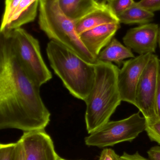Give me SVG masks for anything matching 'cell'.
Segmentation results:
<instances>
[{
    "label": "cell",
    "instance_id": "cell-1",
    "mask_svg": "<svg viewBox=\"0 0 160 160\" xmlns=\"http://www.w3.org/2000/svg\"><path fill=\"white\" fill-rule=\"evenodd\" d=\"M40 87L16 58L6 34L0 38V129L45 130L51 114Z\"/></svg>",
    "mask_w": 160,
    "mask_h": 160
},
{
    "label": "cell",
    "instance_id": "cell-2",
    "mask_svg": "<svg viewBox=\"0 0 160 160\" xmlns=\"http://www.w3.org/2000/svg\"><path fill=\"white\" fill-rule=\"evenodd\" d=\"M95 67V82L85 101V119L89 134L109 122L122 101L117 83L118 68L112 63L98 61Z\"/></svg>",
    "mask_w": 160,
    "mask_h": 160
},
{
    "label": "cell",
    "instance_id": "cell-3",
    "mask_svg": "<svg viewBox=\"0 0 160 160\" xmlns=\"http://www.w3.org/2000/svg\"><path fill=\"white\" fill-rule=\"evenodd\" d=\"M51 67L75 98L85 101L95 82L94 64L63 45L51 40L46 48Z\"/></svg>",
    "mask_w": 160,
    "mask_h": 160
},
{
    "label": "cell",
    "instance_id": "cell-4",
    "mask_svg": "<svg viewBox=\"0 0 160 160\" xmlns=\"http://www.w3.org/2000/svg\"><path fill=\"white\" fill-rule=\"evenodd\" d=\"M39 24L52 41L57 42L95 64L97 60L82 42L76 30L75 21L60 8L58 0H39Z\"/></svg>",
    "mask_w": 160,
    "mask_h": 160
},
{
    "label": "cell",
    "instance_id": "cell-5",
    "mask_svg": "<svg viewBox=\"0 0 160 160\" xmlns=\"http://www.w3.org/2000/svg\"><path fill=\"white\" fill-rule=\"evenodd\" d=\"M10 46L21 66L39 86L52 78L40 52L38 40L22 28L4 31Z\"/></svg>",
    "mask_w": 160,
    "mask_h": 160
},
{
    "label": "cell",
    "instance_id": "cell-6",
    "mask_svg": "<svg viewBox=\"0 0 160 160\" xmlns=\"http://www.w3.org/2000/svg\"><path fill=\"white\" fill-rule=\"evenodd\" d=\"M140 113L138 112L117 121H109L85 137V145L102 148L132 142L146 128V119Z\"/></svg>",
    "mask_w": 160,
    "mask_h": 160
},
{
    "label": "cell",
    "instance_id": "cell-7",
    "mask_svg": "<svg viewBox=\"0 0 160 160\" xmlns=\"http://www.w3.org/2000/svg\"><path fill=\"white\" fill-rule=\"evenodd\" d=\"M160 79V60L152 54L137 87L135 106L146 120L158 119L156 110V95Z\"/></svg>",
    "mask_w": 160,
    "mask_h": 160
},
{
    "label": "cell",
    "instance_id": "cell-8",
    "mask_svg": "<svg viewBox=\"0 0 160 160\" xmlns=\"http://www.w3.org/2000/svg\"><path fill=\"white\" fill-rule=\"evenodd\" d=\"M153 53L139 55L123 62L117 78L118 89L122 101L135 106L137 87L142 74Z\"/></svg>",
    "mask_w": 160,
    "mask_h": 160
},
{
    "label": "cell",
    "instance_id": "cell-9",
    "mask_svg": "<svg viewBox=\"0 0 160 160\" xmlns=\"http://www.w3.org/2000/svg\"><path fill=\"white\" fill-rule=\"evenodd\" d=\"M26 160H57L53 141L45 130L24 132L19 139Z\"/></svg>",
    "mask_w": 160,
    "mask_h": 160
},
{
    "label": "cell",
    "instance_id": "cell-10",
    "mask_svg": "<svg viewBox=\"0 0 160 160\" xmlns=\"http://www.w3.org/2000/svg\"><path fill=\"white\" fill-rule=\"evenodd\" d=\"M158 25L148 23L132 28L123 38L124 44L131 50L139 54L156 52L158 43Z\"/></svg>",
    "mask_w": 160,
    "mask_h": 160
},
{
    "label": "cell",
    "instance_id": "cell-11",
    "mask_svg": "<svg viewBox=\"0 0 160 160\" xmlns=\"http://www.w3.org/2000/svg\"><path fill=\"white\" fill-rule=\"evenodd\" d=\"M120 23L115 22L102 24L80 36L85 47L97 60L100 52L111 42L120 28Z\"/></svg>",
    "mask_w": 160,
    "mask_h": 160
},
{
    "label": "cell",
    "instance_id": "cell-12",
    "mask_svg": "<svg viewBox=\"0 0 160 160\" xmlns=\"http://www.w3.org/2000/svg\"><path fill=\"white\" fill-rule=\"evenodd\" d=\"M39 0H21L9 23L3 31H11L34 20L39 7Z\"/></svg>",
    "mask_w": 160,
    "mask_h": 160
},
{
    "label": "cell",
    "instance_id": "cell-13",
    "mask_svg": "<svg viewBox=\"0 0 160 160\" xmlns=\"http://www.w3.org/2000/svg\"><path fill=\"white\" fill-rule=\"evenodd\" d=\"M118 21L107 5L102 6L81 19L75 21L76 30L79 36L102 24Z\"/></svg>",
    "mask_w": 160,
    "mask_h": 160
},
{
    "label": "cell",
    "instance_id": "cell-14",
    "mask_svg": "<svg viewBox=\"0 0 160 160\" xmlns=\"http://www.w3.org/2000/svg\"><path fill=\"white\" fill-rule=\"evenodd\" d=\"M60 8L70 18L74 21L89 15L103 5L95 0H58Z\"/></svg>",
    "mask_w": 160,
    "mask_h": 160
},
{
    "label": "cell",
    "instance_id": "cell-15",
    "mask_svg": "<svg viewBox=\"0 0 160 160\" xmlns=\"http://www.w3.org/2000/svg\"><path fill=\"white\" fill-rule=\"evenodd\" d=\"M134 57V54L129 48L122 45L116 38H113L100 52L97 61L105 62H115L120 65L125 59Z\"/></svg>",
    "mask_w": 160,
    "mask_h": 160
},
{
    "label": "cell",
    "instance_id": "cell-16",
    "mask_svg": "<svg viewBox=\"0 0 160 160\" xmlns=\"http://www.w3.org/2000/svg\"><path fill=\"white\" fill-rule=\"evenodd\" d=\"M154 13L137 4V2L117 17L120 23L124 24H144L152 21Z\"/></svg>",
    "mask_w": 160,
    "mask_h": 160
},
{
    "label": "cell",
    "instance_id": "cell-17",
    "mask_svg": "<svg viewBox=\"0 0 160 160\" xmlns=\"http://www.w3.org/2000/svg\"><path fill=\"white\" fill-rule=\"evenodd\" d=\"M135 3L134 0H109L106 5L110 11L117 18Z\"/></svg>",
    "mask_w": 160,
    "mask_h": 160
},
{
    "label": "cell",
    "instance_id": "cell-18",
    "mask_svg": "<svg viewBox=\"0 0 160 160\" xmlns=\"http://www.w3.org/2000/svg\"><path fill=\"white\" fill-rule=\"evenodd\" d=\"M21 1V0H5V8L2 19L1 32L3 31L9 23Z\"/></svg>",
    "mask_w": 160,
    "mask_h": 160
},
{
    "label": "cell",
    "instance_id": "cell-19",
    "mask_svg": "<svg viewBox=\"0 0 160 160\" xmlns=\"http://www.w3.org/2000/svg\"><path fill=\"white\" fill-rule=\"evenodd\" d=\"M145 131L151 141L160 145V120H147Z\"/></svg>",
    "mask_w": 160,
    "mask_h": 160
},
{
    "label": "cell",
    "instance_id": "cell-20",
    "mask_svg": "<svg viewBox=\"0 0 160 160\" xmlns=\"http://www.w3.org/2000/svg\"><path fill=\"white\" fill-rule=\"evenodd\" d=\"M16 142L0 145V160H16Z\"/></svg>",
    "mask_w": 160,
    "mask_h": 160
},
{
    "label": "cell",
    "instance_id": "cell-21",
    "mask_svg": "<svg viewBox=\"0 0 160 160\" xmlns=\"http://www.w3.org/2000/svg\"><path fill=\"white\" fill-rule=\"evenodd\" d=\"M137 3L139 6L153 13L160 10V0H141Z\"/></svg>",
    "mask_w": 160,
    "mask_h": 160
},
{
    "label": "cell",
    "instance_id": "cell-22",
    "mask_svg": "<svg viewBox=\"0 0 160 160\" xmlns=\"http://www.w3.org/2000/svg\"><path fill=\"white\" fill-rule=\"evenodd\" d=\"M99 160H121V157L111 148H105L101 151Z\"/></svg>",
    "mask_w": 160,
    "mask_h": 160
},
{
    "label": "cell",
    "instance_id": "cell-23",
    "mask_svg": "<svg viewBox=\"0 0 160 160\" xmlns=\"http://www.w3.org/2000/svg\"><path fill=\"white\" fill-rule=\"evenodd\" d=\"M16 160H26L24 148L20 140L16 142Z\"/></svg>",
    "mask_w": 160,
    "mask_h": 160
},
{
    "label": "cell",
    "instance_id": "cell-24",
    "mask_svg": "<svg viewBox=\"0 0 160 160\" xmlns=\"http://www.w3.org/2000/svg\"><path fill=\"white\" fill-rule=\"evenodd\" d=\"M148 158L151 160H160V146L151 148L147 152Z\"/></svg>",
    "mask_w": 160,
    "mask_h": 160
},
{
    "label": "cell",
    "instance_id": "cell-25",
    "mask_svg": "<svg viewBox=\"0 0 160 160\" xmlns=\"http://www.w3.org/2000/svg\"><path fill=\"white\" fill-rule=\"evenodd\" d=\"M120 157L121 160H151L147 159L141 156L138 152H136L132 155L125 152Z\"/></svg>",
    "mask_w": 160,
    "mask_h": 160
},
{
    "label": "cell",
    "instance_id": "cell-26",
    "mask_svg": "<svg viewBox=\"0 0 160 160\" xmlns=\"http://www.w3.org/2000/svg\"><path fill=\"white\" fill-rule=\"evenodd\" d=\"M155 105H156V110L157 116L158 118L160 120V79L159 82L157 91V95H156Z\"/></svg>",
    "mask_w": 160,
    "mask_h": 160
},
{
    "label": "cell",
    "instance_id": "cell-27",
    "mask_svg": "<svg viewBox=\"0 0 160 160\" xmlns=\"http://www.w3.org/2000/svg\"><path fill=\"white\" fill-rule=\"evenodd\" d=\"M96 2L100 5H105L109 0H95Z\"/></svg>",
    "mask_w": 160,
    "mask_h": 160
},
{
    "label": "cell",
    "instance_id": "cell-28",
    "mask_svg": "<svg viewBox=\"0 0 160 160\" xmlns=\"http://www.w3.org/2000/svg\"><path fill=\"white\" fill-rule=\"evenodd\" d=\"M158 43L159 46L160 48V26L159 29V36H158Z\"/></svg>",
    "mask_w": 160,
    "mask_h": 160
},
{
    "label": "cell",
    "instance_id": "cell-29",
    "mask_svg": "<svg viewBox=\"0 0 160 160\" xmlns=\"http://www.w3.org/2000/svg\"><path fill=\"white\" fill-rule=\"evenodd\" d=\"M57 160H66L65 159L63 158H61V157H58V158H57Z\"/></svg>",
    "mask_w": 160,
    "mask_h": 160
}]
</instances>
